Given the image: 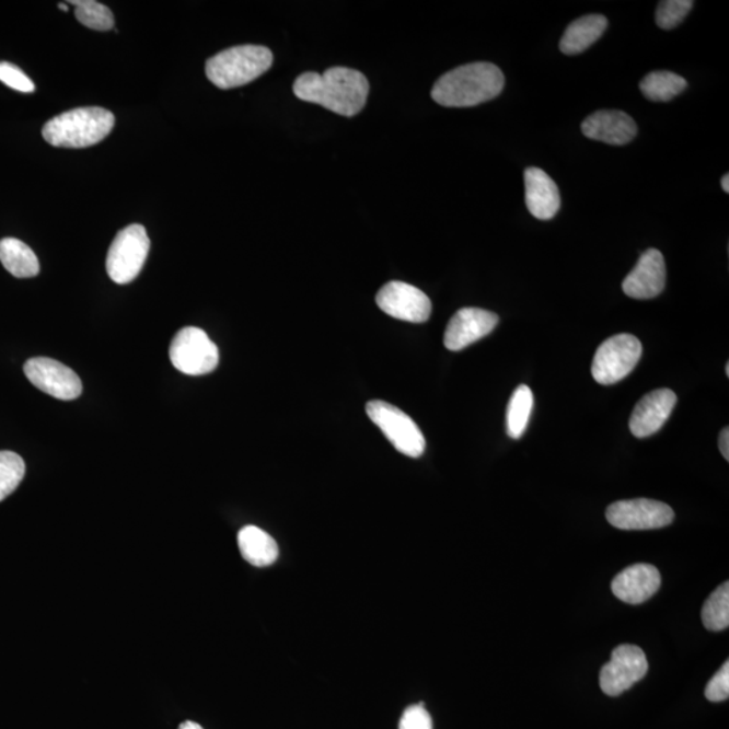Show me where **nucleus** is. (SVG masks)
<instances>
[{
    "mask_svg": "<svg viewBox=\"0 0 729 729\" xmlns=\"http://www.w3.org/2000/svg\"><path fill=\"white\" fill-rule=\"evenodd\" d=\"M293 92L300 101L320 104L344 117H355L367 104L369 81L356 69L335 67L322 74H300Z\"/></svg>",
    "mask_w": 729,
    "mask_h": 729,
    "instance_id": "1",
    "label": "nucleus"
},
{
    "mask_svg": "<svg viewBox=\"0 0 729 729\" xmlns=\"http://www.w3.org/2000/svg\"><path fill=\"white\" fill-rule=\"evenodd\" d=\"M705 697L711 703L725 702L729 697V662L722 664L705 688Z\"/></svg>",
    "mask_w": 729,
    "mask_h": 729,
    "instance_id": "29",
    "label": "nucleus"
},
{
    "mask_svg": "<svg viewBox=\"0 0 729 729\" xmlns=\"http://www.w3.org/2000/svg\"><path fill=\"white\" fill-rule=\"evenodd\" d=\"M583 136L589 140L601 141L610 144H626L638 135V126L628 114L616 112V109H603L593 113L582 121Z\"/></svg>",
    "mask_w": 729,
    "mask_h": 729,
    "instance_id": "17",
    "label": "nucleus"
},
{
    "mask_svg": "<svg viewBox=\"0 0 729 729\" xmlns=\"http://www.w3.org/2000/svg\"><path fill=\"white\" fill-rule=\"evenodd\" d=\"M534 408V395L530 386L519 385L514 390L507 408V433L509 438L520 439L529 426L530 416Z\"/></svg>",
    "mask_w": 729,
    "mask_h": 729,
    "instance_id": "23",
    "label": "nucleus"
},
{
    "mask_svg": "<svg viewBox=\"0 0 729 729\" xmlns=\"http://www.w3.org/2000/svg\"><path fill=\"white\" fill-rule=\"evenodd\" d=\"M667 286V264L662 253L648 248L641 254L638 264L623 281V292L627 297L647 300L659 297Z\"/></svg>",
    "mask_w": 729,
    "mask_h": 729,
    "instance_id": "14",
    "label": "nucleus"
},
{
    "mask_svg": "<svg viewBox=\"0 0 729 729\" xmlns=\"http://www.w3.org/2000/svg\"><path fill=\"white\" fill-rule=\"evenodd\" d=\"M398 729H432V719L425 705H410L405 709Z\"/></svg>",
    "mask_w": 729,
    "mask_h": 729,
    "instance_id": "30",
    "label": "nucleus"
},
{
    "mask_svg": "<svg viewBox=\"0 0 729 729\" xmlns=\"http://www.w3.org/2000/svg\"><path fill=\"white\" fill-rule=\"evenodd\" d=\"M499 324V316L494 312L473 309H462L451 317L445 327L443 343L445 349L451 351L464 350L465 347L477 343L489 335Z\"/></svg>",
    "mask_w": 729,
    "mask_h": 729,
    "instance_id": "13",
    "label": "nucleus"
},
{
    "mask_svg": "<svg viewBox=\"0 0 729 729\" xmlns=\"http://www.w3.org/2000/svg\"><path fill=\"white\" fill-rule=\"evenodd\" d=\"M726 372H727V378H729V363H727Z\"/></svg>",
    "mask_w": 729,
    "mask_h": 729,
    "instance_id": "35",
    "label": "nucleus"
},
{
    "mask_svg": "<svg viewBox=\"0 0 729 729\" xmlns=\"http://www.w3.org/2000/svg\"><path fill=\"white\" fill-rule=\"evenodd\" d=\"M367 413L397 451L410 459L424 455L425 436L419 426L401 408L386 402L373 401L368 403Z\"/></svg>",
    "mask_w": 729,
    "mask_h": 729,
    "instance_id": "6",
    "label": "nucleus"
},
{
    "mask_svg": "<svg viewBox=\"0 0 729 729\" xmlns=\"http://www.w3.org/2000/svg\"><path fill=\"white\" fill-rule=\"evenodd\" d=\"M114 125V114L106 108H74L46 121L43 137L55 148L83 149L103 141Z\"/></svg>",
    "mask_w": 729,
    "mask_h": 729,
    "instance_id": "3",
    "label": "nucleus"
},
{
    "mask_svg": "<svg viewBox=\"0 0 729 729\" xmlns=\"http://www.w3.org/2000/svg\"><path fill=\"white\" fill-rule=\"evenodd\" d=\"M687 86V81L680 74L668 71L648 73L640 81V91L652 102H669L679 96Z\"/></svg>",
    "mask_w": 729,
    "mask_h": 729,
    "instance_id": "22",
    "label": "nucleus"
},
{
    "mask_svg": "<svg viewBox=\"0 0 729 729\" xmlns=\"http://www.w3.org/2000/svg\"><path fill=\"white\" fill-rule=\"evenodd\" d=\"M606 26L608 21L604 15L581 16L566 28L559 44L560 51L567 56L582 54L583 50H587L589 46H592L595 40L603 36Z\"/></svg>",
    "mask_w": 729,
    "mask_h": 729,
    "instance_id": "19",
    "label": "nucleus"
},
{
    "mask_svg": "<svg viewBox=\"0 0 729 729\" xmlns=\"http://www.w3.org/2000/svg\"><path fill=\"white\" fill-rule=\"evenodd\" d=\"M641 351L640 340L630 334H617L604 340L593 358V379L601 385L618 383L636 368Z\"/></svg>",
    "mask_w": 729,
    "mask_h": 729,
    "instance_id": "7",
    "label": "nucleus"
},
{
    "mask_svg": "<svg viewBox=\"0 0 729 729\" xmlns=\"http://www.w3.org/2000/svg\"><path fill=\"white\" fill-rule=\"evenodd\" d=\"M661 581V575L656 566L633 565L613 578L612 592L623 603L641 604L658 592Z\"/></svg>",
    "mask_w": 729,
    "mask_h": 729,
    "instance_id": "16",
    "label": "nucleus"
},
{
    "mask_svg": "<svg viewBox=\"0 0 729 729\" xmlns=\"http://www.w3.org/2000/svg\"><path fill=\"white\" fill-rule=\"evenodd\" d=\"M719 445L722 456L728 461L729 460V430L728 427L720 433Z\"/></svg>",
    "mask_w": 729,
    "mask_h": 729,
    "instance_id": "31",
    "label": "nucleus"
},
{
    "mask_svg": "<svg viewBox=\"0 0 729 729\" xmlns=\"http://www.w3.org/2000/svg\"><path fill=\"white\" fill-rule=\"evenodd\" d=\"M606 519L618 530H657L673 523L674 511L664 502L657 500H623L608 507Z\"/></svg>",
    "mask_w": 729,
    "mask_h": 729,
    "instance_id": "9",
    "label": "nucleus"
},
{
    "mask_svg": "<svg viewBox=\"0 0 729 729\" xmlns=\"http://www.w3.org/2000/svg\"><path fill=\"white\" fill-rule=\"evenodd\" d=\"M74 5V15L81 25L92 28V31L107 32L115 25L112 10L95 0H79L71 2Z\"/></svg>",
    "mask_w": 729,
    "mask_h": 729,
    "instance_id": "25",
    "label": "nucleus"
},
{
    "mask_svg": "<svg viewBox=\"0 0 729 729\" xmlns=\"http://www.w3.org/2000/svg\"><path fill=\"white\" fill-rule=\"evenodd\" d=\"M0 263L19 279H31L39 274V262L31 247L16 239L0 241Z\"/></svg>",
    "mask_w": 729,
    "mask_h": 729,
    "instance_id": "21",
    "label": "nucleus"
},
{
    "mask_svg": "<svg viewBox=\"0 0 729 729\" xmlns=\"http://www.w3.org/2000/svg\"><path fill=\"white\" fill-rule=\"evenodd\" d=\"M525 205L529 211L541 221L557 216L560 195L557 184L540 167H526L524 172Z\"/></svg>",
    "mask_w": 729,
    "mask_h": 729,
    "instance_id": "18",
    "label": "nucleus"
},
{
    "mask_svg": "<svg viewBox=\"0 0 729 729\" xmlns=\"http://www.w3.org/2000/svg\"><path fill=\"white\" fill-rule=\"evenodd\" d=\"M23 370L34 386L59 401H74L83 392L79 375L71 368L51 358H32Z\"/></svg>",
    "mask_w": 729,
    "mask_h": 729,
    "instance_id": "11",
    "label": "nucleus"
},
{
    "mask_svg": "<svg viewBox=\"0 0 729 729\" xmlns=\"http://www.w3.org/2000/svg\"><path fill=\"white\" fill-rule=\"evenodd\" d=\"M721 187H722V189H725V193H726V194L729 193V176H728V175L722 176V178H721Z\"/></svg>",
    "mask_w": 729,
    "mask_h": 729,
    "instance_id": "33",
    "label": "nucleus"
},
{
    "mask_svg": "<svg viewBox=\"0 0 729 729\" xmlns=\"http://www.w3.org/2000/svg\"><path fill=\"white\" fill-rule=\"evenodd\" d=\"M381 310L398 321L425 323L431 316L430 298L419 288L402 281H391L375 297Z\"/></svg>",
    "mask_w": 729,
    "mask_h": 729,
    "instance_id": "12",
    "label": "nucleus"
},
{
    "mask_svg": "<svg viewBox=\"0 0 729 729\" xmlns=\"http://www.w3.org/2000/svg\"><path fill=\"white\" fill-rule=\"evenodd\" d=\"M149 248L150 240L142 224H130L119 231L107 254L109 279L117 284L136 280L147 262Z\"/></svg>",
    "mask_w": 729,
    "mask_h": 729,
    "instance_id": "5",
    "label": "nucleus"
},
{
    "mask_svg": "<svg viewBox=\"0 0 729 729\" xmlns=\"http://www.w3.org/2000/svg\"><path fill=\"white\" fill-rule=\"evenodd\" d=\"M691 0H664L658 4L656 21L663 31H671L686 19L688 11L693 9Z\"/></svg>",
    "mask_w": 729,
    "mask_h": 729,
    "instance_id": "27",
    "label": "nucleus"
},
{
    "mask_svg": "<svg viewBox=\"0 0 729 729\" xmlns=\"http://www.w3.org/2000/svg\"><path fill=\"white\" fill-rule=\"evenodd\" d=\"M505 84V74L495 63L473 62L443 74L431 96L444 107H473L495 100Z\"/></svg>",
    "mask_w": 729,
    "mask_h": 729,
    "instance_id": "2",
    "label": "nucleus"
},
{
    "mask_svg": "<svg viewBox=\"0 0 729 729\" xmlns=\"http://www.w3.org/2000/svg\"><path fill=\"white\" fill-rule=\"evenodd\" d=\"M239 546L243 559L253 566H269L279 558V546L274 537L256 525L243 526L239 534Z\"/></svg>",
    "mask_w": 729,
    "mask_h": 729,
    "instance_id": "20",
    "label": "nucleus"
},
{
    "mask_svg": "<svg viewBox=\"0 0 729 729\" xmlns=\"http://www.w3.org/2000/svg\"><path fill=\"white\" fill-rule=\"evenodd\" d=\"M646 653L638 646L622 645L612 651L611 661L601 669L600 686L608 696L616 697L647 674Z\"/></svg>",
    "mask_w": 729,
    "mask_h": 729,
    "instance_id": "10",
    "label": "nucleus"
},
{
    "mask_svg": "<svg viewBox=\"0 0 729 729\" xmlns=\"http://www.w3.org/2000/svg\"><path fill=\"white\" fill-rule=\"evenodd\" d=\"M274 63L265 46L242 45L221 51L206 63L208 80L218 89L230 90L262 77Z\"/></svg>",
    "mask_w": 729,
    "mask_h": 729,
    "instance_id": "4",
    "label": "nucleus"
},
{
    "mask_svg": "<svg viewBox=\"0 0 729 729\" xmlns=\"http://www.w3.org/2000/svg\"><path fill=\"white\" fill-rule=\"evenodd\" d=\"M59 9L62 10V11H69L68 5L63 4V3L59 4Z\"/></svg>",
    "mask_w": 729,
    "mask_h": 729,
    "instance_id": "34",
    "label": "nucleus"
},
{
    "mask_svg": "<svg viewBox=\"0 0 729 729\" xmlns=\"http://www.w3.org/2000/svg\"><path fill=\"white\" fill-rule=\"evenodd\" d=\"M676 404L673 391L663 387L648 393L636 404L629 419V430L636 438H647L661 430Z\"/></svg>",
    "mask_w": 729,
    "mask_h": 729,
    "instance_id": "15",
    "label": "nucleus"
},
{
    "mask_svg": "<svg viewBox=\"0 0 729 729\" xmlns=\"http://www.w3.org/2000/svg\"><path fill=\"white\" fill-rule=\"evenodd\" d=\"M702 618L705 628L719 633L729 626V583H721L719 588L711 593L702 611Z\"/></svg>",
    "mask_w": 729,
    "mask_h": 729,
    "instance_id": "24",
    "label": "nucleus"
},
{
    "mask_svg": "<svg viewBox=\"0 0 729 729\" xmlns=\"http://www.w3.org/2000/svg\"><path fill=\"white\" fill-rule=\"evenodd\" d=\"M25 472V461L21 455L13 451H0V501L19 488Z\"/></svg>",
    "mask_w": 729,
    "mask_h": 729,
    "instance_id": "26",
    "label": "nucleus"
},
{
    "mask_svg": "<svg viewBox=\"0 0 729 729\" xmlns=\"http://www.w3.org/2000/svg\"><path fill=\"white\" fill-rule=\"evenodd\" d=\"M170 358L178 372L202 375L217 369L219 350L202 329L185 327L172 339Z\"/></svg>",
    "mask_w": 729,
    "mask_h": 729,
    "instance_id": "8",
    "label": "nucleus"
},
{
    "mask_svg": "<svg viewBox=\"0 0 729 729\" xmlns=\"http://www.w3.org/2000/svg\"><path fill=\"white\" fill-rule=\"evenodd\" d=\"M0 81L10 86V89L26 92V94H31V92L36 90L33 81L19 67L11 62H0Z\"/></svg>",
    "mask_w": 729,
    "mask_h": 729,
    "instance_id": "28",
    "label": "nucleus"
},
{
    "mask_svg": "<svg viewBox=\"0 0 729 729\" xmlns=\"http://www.w3.org/2000/svg\"><path fill=\"white\" fill-rule=\"evenodd\" d=\"M178 729H205L201 726L198 725V722L194 721H184Z\"/></svg>",
    "mask_w": 729,
    "mask_h": 729,
    "instance_id": "32",
    "label": "nucleus"
}]
</instances>
